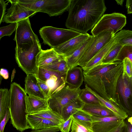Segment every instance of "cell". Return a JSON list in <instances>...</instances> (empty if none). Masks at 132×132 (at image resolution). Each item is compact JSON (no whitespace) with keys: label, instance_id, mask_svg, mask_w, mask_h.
Masks as SVG:
<instances>
[{"label":"cell","instance_id":"1","mask_svg":"<svg viewBox=\"0 0 132 132\" xmlns=\"http://www.w3.org/2000/svg\"><path fill=\"white\" fill-rule=\"evenodd\" d=\"M123 71L122 61L101 63L84 72V81L102 97L116 102L117 81Z\"/></svg>","mask_w":132,"mask_h":132},{"label":"cell","instance_id":"2","mask_svg":"<svg viewBox=\"0 0 132 132\" xmlns=\"http://www.w3.org/2000/svg\"><path fill=\"white\" fill-rule=\"evenodd\" d=\"M106 9L103 0H71L65 26L81 33H87L97 23Z\"/></svg>","mask_w":132,"mask_h":132},{"label":"cell","instance_id":"3","mask_svg":"<svg viewBox=\"0 0 132 132\" xmlns=\"http://www.w3.org/2000/svg\"><path fill=\"white\" fill-rule=\"evenodd\" d=\"M9 90L11 122L17 130L22 132L30 128L26 112L27 94L24 89L15 82L11 84Z\"/></svg>","mask_w":132,"mask_h":132},{"label":"cell","instance_id":"4","mask_svg":"<svg viewBox=\"0 0 132 132\" xmlns=\"http://www.w3.org/2000/svg\"><path fill=\"white\" fill-rule=\"evenodd\" d=\"M20 4L36 13L57 16L68 10L71 0H17Z\"/></svg>","mask_w":132,"mask_h":132},{"label":"cell","instance_id":"5","mask_svg":"<svg viewBox=\"0 0 132 132\" xmlns=\"http://www.w3.org/2000/svg\"><path fill=\"white\" fill-rule=\"evenodd\" d=\"M42 49L39 41H37L30 46L15 48L16 62L27 75L33 74L37 76L38 68L36 64V57Z\"/></svg>","mask_w":132,"mask_h":132},{"label":"cell","instance_id":"6","mask_svg":"<svg viewBox=\"0 0 132 132\" xmlns=\"http://www.w3.org/2000/svg\"><path fill=\"white\" fill-rule=\"evenodd\" d=\"M39 32L43 43L54 48L65 43L82 33L70 29L45 26L40 28Z\"/></svg>","mask_w":132,"mask_h":132},{"label":"cell","instance_id":"7","mask_svg":"<svg viewBox=\"0 0 132 132\" xmlns=\"http://www.w3.org/2000/svg\"><path fill=\"white\" fill-rule=\"evenodd\" d=\"M116 103L132 116V77L123 71L118 79L115 91Z\"/></svg>","mask_w":132,"mask_h":132},{"label":"cell","instance_id":"8","mask_svg":"<svg viewBox=\"0 0 132 132\" xmlns=\"http://www.w3.org/2000/svg\"><path fill=\"white\" fill-rule=\"evenodd\" d=\"M126 23V16L122 14L114 12L105 14L100 19L91 32L93 36L106 31H112L115 35L121 30Z\"/></svg>","mask_w":132,"mask_h":132},{"label":"cell","instance_id":"9","mask_svg":"<svg viewBox=\"0 0 132 132\" xmlns=\"http://www.w3.org/2000/svg\"><path fill=\"white\" fill-rule=\"evenodd\" d=\"M81 90L80 88H73L66 84L62 89L52 94L48 99L49 108L61 116L64 107L77 97Z\"/></svg>","mask_w":132,"mask_h":132},{"label":"cell","instance_id":"10","mask_svg":"<svg viewBox=\"0 0 132 132\" xmlns=\"http://www.w3.org/2000/svg\"><path fill=\"white\" fill-rule=\"evenodd\" d=\"M114 35L112 31H106L93 36L92 41L79 60L78 65L84 68L111 40Z\"/></svg>","mask_w":132,"mask_h":132},{"label":"cell","instance_id":"11","mask_svg":"<svg viewBox=\"0 0 132 132\" xmlns=\"http://www.w3.org/2000/svg\"><path fill=\"white\" fill-rule=\"evenodd\" d=\"M14 39L16 43V48L30 46L35 41H39L32 30L29 17L17 22Z\"/></svg>","mask_w":132,"mask_h":132},{"label":"cell","instance_id":"12","mask_svg":"<svg viewBox=\"0 0 132 132\" xmlns=\"http://www.w3.org/2000/svg\"><path fill=\"white\" fill-rule=\"evenodd\" d=\"M7 1L11 3V5L4 16L3 22L6 23L18 22L37 13L21 5L17 0Z\"/></svg>","mask_w":132,"mask_h":132},{"label":"cell","instance_id":"13","mask_svg":"<svg viewBox=\"0 0 132 132\" xmlns=\"http://www.w3.org/2000/svg\"><path fill=\"white\" fill-rule=\"evenodd\" d=\"M91 114L92 129L94 132H108L117 127L124 120L116 116L103 117Z\"/></svg>","mask_w":132,"mask_h":132},{"label":"cell","instance_id":"14","mask_svg":"<svg viewBox=\"0 0 132 132\" xmlns=\"http://www.w3.org/2000/svg\"><path fill=\"white\" fill-rule=\"evenodd\" d=\"M90 36L87 33H82L62 45L53 48L59 55L64 57H67L72 55Z\"/></svg>","mask_w":132,"mask_h":132},{"label":"cell","instance_id":"15","mask_svg":"<svg viewBox=\"0 0 132 132\" xmlns=\"http://www.w3.org/2000/svg\"><path fill=\"white\" fill-rule=\"evenodd\" d=\"M26 103L27 114H32L42 111L51 110L47 100L36 97L27 95Z\"/></svg>","mask_w":132,"mask_h":132},{"label":"cell","instance_id":"16","mask_svg":"<svg viewBox=\"0 0 132 132\" xmlns=\"http://www.w3.org/2000/svg\"><path fill=\"white\" fill-rule=\"evenodd\" d=\"M24 90L28 95L46 100L38 83L37 77L35 74L27 75L25 79Z\"/></svg>","mask_w":132,"mask_h":132},{"label":"cell","instance_id":"17","mask_svg":"<svg viewBox=\"0 0 132 132\" xmlns=\"http://www.w3.org/2000/svg\"><path fill=\"white\" fill-rule=\"evenodd\" d=\"M84 81L83 70L81 67H76L69 69L65 77L66 84L70 87L80 88Z\"/></svg>","mask_w":132,"mask_h":132},{"label":"cell","instance_id":"18","mask_svg":"<svg viewBox=\"0 0 132 132\" xmlns=\"http://www.w3.org/2000/svg\"><path fill=\"white\" fill-rule=\"evenodd\" d=\"M85 88L94 95L102 104L111 111L116 116L124 120L128 117L127 113L115 102L102 97L86 84L85 85Z\"/></svg>","mask_w":132,"mask_h":132},{"label":"cell","instance_id":"19","mask_svg":"<svg viewBox=\"0 0 132 132\" xmlns=\"http://www.w3.org/2000/svg\"><path fill=\"white\" fill-rule=\"evenodd\" d=\"M117 42L116 39L114 36L111 40L96 54L84 68H82L83 70H88L101 64L111 48Z\"/></svg>","mask_w":132,"mask_h":132},{"label":"cell","instance_id":"20","mask_svg":"<svg viewBox=\"0 0 132 132\" xmlns=\"http://www.w3.org/2000/svg\"><path fill=\"white\" fill-rule=\"evenodd\" d=\"M27 119L28 125L32 130L45 129L59 127L60 124L41 118L32 114H27Z\"/></svg>","mask_w":132,"mask_h":132},{"label":"cell","instance_id":"21","mask_svg":"<svg viewBox=\"0 0 132 132\" xmlns=\"http://www.w3.org/2000/svg\"><path fill=\"white\" fill-rule=\"evenodd\" d=\"M61 56L53 48L45 50L42 49L36 57L37 66L38 68H42L47 65Z\"/></svg>","mask_w":132,"mask_h":132},{"label":"cell","instance_id":"22","mask_svg":"<svg viewBox=\"0 0 132 132\" xmlns=\"http://www.w3.org/2000/svg\"><path fill=\"white\" fill-rule=\"evenodd\" d=\"M93 38V36L91 35L83 44L72 55L67 57H64L67 62L69 69L78 65L79 60Z\"/></svg>","mask_w":132,"mask_h":132},{"label":"cell","instance_id":"23","mask_svg":"<svg viewBox=\"0 0 132 132\" xmlns=\"http://www.w3.org/2000/svg\"><path fill=\"white\" fill-rule=\"evenodd\" d=\"M85 104L79 96L72 100L62 110L61 116L63 120L65 121L68 120L71 116L82 109Z\"/></svg>","mask_w":132,"mask_h":132},{"label":"cell","instance_id":"24","mask_svg":"<svg viewBox=\"0 0 132 132\" xmlns=\"http://www.w3.org/2000/svg\"><path fill=\"white\" fill-rule=\"evenodd\" d=\"M82 109L91 114L101 117L116 116L111 111L102 103L85 104Z\"/></svg>","mask_w":132,"mask_h":132},{"label":"cell","instance_id":"25","mask_svg":"<svg viewBox=\"0 0 132 132\" xmlns=\"http://www.w3.org/2000/svg\"><path fill=\"white\" fill-rule=\"evenodd\" d=\"M41 68L63 75H66L69 69L66 60L62 56L48 65Z\"/></svg>","mask_w":132,"mask_h":132},{"label":"cell","instance_id":"26","mask_svg":"<svg viewBox=\"0 0 132 132\" xmlns=\"http://www.w3.org/2000/svg\"><path fill=\"white\" fill-rule=\"evenodd\" d=\"M10 93L9 89H0V122L3 119L7 110L10 108Z\"/></svg>","mask_w":132,"mask_h":132},{"label":"cell","instance_id":"27","mask_svg":"<svg viewBox=\"0 0 132 132\" xmlns=\"http://www.w3.org/2000/svg\"><path fill=\"white\" fill-rule=\"evenodd\" d=\"M72 116L73 118L77 120L84 125L92 130V120L91 114L81 109L73 114Z\"/></svg>","mask_w":132,"mask_h":132},{"label":"cell","instance_id":"28","mask_svg":"<svg viewBox=\"0 0 132 132\" xmlns=\"http://www.w3.org/2000/svg\"><path fill=\"white\" fill-rule=\"evenodd\" d=\"M32 115L60 124L64 121L61 116L51 110L42 111Z\"/></svg>","mask_w":132,"mask_h":132},{"label":"cell","instance_id":"29","mask_svg":"<svg viewBox=\"0 0 132 132\" xmlns=\"http://www.w3.org/2000/svg\"><path fill=\"white\" fill-rule=\"evenodd\" d=\"M117 42L122 46L128 45H132V31L122 30L114 36Z\"/></svg>","mask_w":132,"mask_h":132},{"label":"cell","instance_id":"30","mask_svg":"<svg viewBox=\"0 0 132 132\" xmlns=\"http://www.w3.org/2000/svg\"><path fill=\"white\" fill-rule=\"evenodd\" d=\"M122 46L117 42L111 48L101 63L107 64L115 62V60Z\"/></svg>","mask_w":132,"mask_h":132},{"label":"cell","instance_id":"31","mask_svg":"<svg viewBox=\"0 0 132 132\" xmlns=\"http://www.w3.org/2000/svg\"><path fill=\"white\" fill-rule=\"evenodd\" d=\"M79 96L86 104L101 103L94 95L85 88L81 89Z\"/></svg>","mask_w":132,"mask_h":132},{"label":"cell","instance_id":"32","mask_svg":"<svg viewBox=\"0 0 132 132\" xmlns=\"http://www.w3.org/2000/svg\"><path fill=\"white\" fill-rule=\"evenodd\" d=\"M126 57L128 58L132 62V45L123 46L119 52L115 61H122Z\"/></svg>","mask_w":132,"mask_h":132},{"label":"cell","instance_id":"33","mask_svg":"<svg viewBox=\"0 0 132 132\" xmlns=\"http://www.w3.org/2000/svg\"><path fill=\"white\" fill-rule=\"evenodd\" d=\"M17 22L11 23L10 24L0 28V39L4 36H11L16 30Z\"/></svg>","mask_w":132,"mask_h":132},{"label":"cell","instance_id":"34","mask_svg":"<svg viewBox=\"0 0 132 132\" xmlns=\"http://www.w3.org/2000/svg\"><path fill=\"white\" fill-rule=\"evenodd\" d=\"M71 129V130H74L76 132H94L73 118Z\"/></svg>","mask_w":132,"mask_h":132},{"label":"cell","instance_id":"35","mask_svg":"<svg viewBox=\"0 0 132 132\" xmlns=\"http://www.w3.org/2000/svg\"><path fill=\"white\" fill-rule=\"evenodd\" d=\"M122 61L123 72L130 77H132V62L127 57L125 58Z\"/></svg>","mask_w":132,"mask_h":132},{"label":"cell","instance_id":"36","mask_svg":"<svg viewBox=\"0 0 132 132\" xmlns=\"http://www.w3.org/2000/svg\"><path fill=\"white\" fill-rule=\"evenodd\" d=\"M73 120L72 116L67 120L64 121L59 125L60 130L61 132H69L70 130Z\"/></svg>","mask_w":132,"mask_h":132},{"label":"cell","instance_id":"37","mask_svg":"<svg viewBox=\"0 0 132 132\" xmlns=\"http://www.w3.org/2000/svg\"><path fill=\"white\" fill-rule=\"evenodd\" d=\"M38 83L40 88L47 101L51 96V91L46 82L38 78Z\"/></svg>","mask_w":132,"mask_h":132},{"label":"cell","instance_id":"38","mask_svg":"<svg viewBox=\"0 0 132 132\" xmlns=\"http://www.w3.org/2000/svg\"><path fill=\"white\" fill-rule=\"evenodd\" d=\"M10 118L11 115L9 108L7 110L4 118L0 122V132H4L5 125Z\"/></svg>","mask_w":132,"mask_h":132},{"label":"cell","instance_id":"39","mask_svg":"<svg viewBox=\"0 0 132 132\" xmlns=\"http://www.w3.org/2000/svg\"><path fill=\"white\" fill-rule=\"evenodd\" d=\"M108 132H128L125 120H123L117 127Z\"/></svg>","mask_w":132,"mask_h":132},{"label":"cell","instance_id":"40","mask_svg":"<svg viewBox=\"0 0 132 132\" xmlns=\"http://www.w3.org/2000/svg\"><path fill=\"white\" fill-rule=\"evenodd\" d=\"M6 1L3 0H0V24L3 22V17L6 14V10L8 3H6Z\"/></svg>","mask_w":132,"mask_h":132},{"label":"cell","instance_id":"41","mask_svg":"<svg viewBox=\"0 0 132 132\" xmlns=\"http://www.w3.org/2000/svg\"><path fill=\"white\" fill-rule=\"evenodd\" d=\"M60 130V129L58 127H55L45 129L33 130L30 132H56Z\"/></svg>","mask_w":132,"mask_h":132},{"label":"cell","instance_id":"42","mask_svg":"<svg viewBox=\"0 0 132 132\" xmlns=\"http://www.w3.org/2000/svg\"><path fill=\"white\" fill-rule=\"evenodd\" d=\"M126 7L127 13H132V0H127L126 3Z\"/></svg>","mask_w":132,"mask_h":132},{"label":"cell","instance_id":"43","mask_svg":"<svg viewBox=\"0 0 132 132\" xmlns=\"http://www.w3.org/2000/svg\"><path fill=\"white\" fill-rule=\"evenodd\" d=\"M0 75L4 79H7L9 77V73L8 70L4 68H1L0 70Z\"/></svg>","mask_w":132,"mask_h":132},{"label":"cell","instance_id":"44","mask_svg":"<svg viewBox=\"0 0 132 132\" xmlns=\"http://www.w3.org/2000/svg\"><path fill=\"white\" fill-rule=\"evenodd\" d=\"M128 132H132V125L127 121V119L125 120Z\"/></svg>","mask_w":132,"mask_h":132},{"label":"cell","instance_id":"45","mask_svg":"<svg viewBox=\"0 0 132 132\" xmlns=\"http://www.w3.org/2000/svg\"><path fill=\"white\" fill-rule=\"evenodd\" d=\"M126 119L132 125V116L128 117Z\"/></svg>","mask_w":132,"mask_h":132},{"label":"cell","instance_id":"46","mask_svg":"<svg viewBox=\"0 0 132 132\" xmlns=\"http://www.w3.org/2000/svg\"><path fill=\"white\" fill-rule=\"evenodd\" d=\"M116 1L117 4L120 5H122L124 1V0H116Z\"/></svg>","mask_w":132,"mask_h":132},{"label":"cell","instance_id":"47","mask_svg":"<svg viewBox=\"0 0 132 132\" xmlns=\"http://www.w3.org/2000/svg\"><path fill=\"white\" fill-rule=\"evenodd\" d=\"M71 132H76L74 130H71Z\"/></svg>","mask_w":132,"mask_h":132},{"label":"cell","instance_id":"48","mask_svg":"<svg viewBox=\"0 0 132 132\" xmlns=\"http://www.w3.org/2000/svg\"></svg>","mask_w":132,"mask_h":132}]
</instances>
